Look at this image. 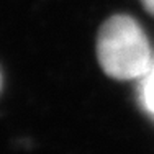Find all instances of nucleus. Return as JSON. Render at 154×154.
Here are the masks:
<instances>
[{"label": "nucleus", "mask_w": 154, "mask_h": 154, "mask_svg": "<svg viewBox=\"0 0 154 154\" xmlns=\"http://www.w3.org/2000/svg\"><path fill=\"white\" fill-rule=\"evenodd\" d=\"M97 57L105 74L118 80L141 79L152 64L143 28L128 15H113L97 36Z\"/></svg>", "instance_id": "obj_1"}, {"label": "nucleus", "mask_w": 154, "mask_h": 154, "mask_svg": "<svg viewBox=\"0 0 154 154\" xmlns=\"http://www.w3.org/2000/svg\"><path fill=\"white\" fill-rule=\"evenodd\" d=\"M139 98H141L143 108L154 116V61H152L151 67H149V71L141 77Z\"/></svg>", "instance_id": "obj_2"}, {"label": "nucleus", "mask_w": 154, "mask_h": 154, "mask_svg": "<svg viewBox=\"0 0 154 154\" xmlns=\"http://www.w3.org/2000/svg\"><path fill=\"white\" fill-rule=\"evenodd\" d=\"M139 2L143 3V7H144L151 15H154V0H139Z\"/></svg>", "instance_id": "obj_3"}, {"label": "nucleus", "mask_w": 154, "mask_h": 154, "mask_svg": "<svg viewBox=\"0 0 154 154\" xmlns=\"http://www.w3.org/2000/svg\"><path fill=\"white\" fill-rule=\"evenodd\" d=\"M0 89H2V74H0Z\"/></svg>", "instance_id": "obj_4"}]
</instances>
